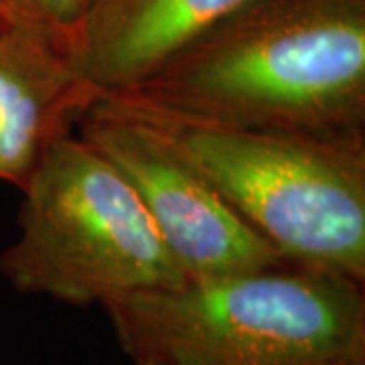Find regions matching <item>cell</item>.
<instances>
[{"mask_svg":"<svg viewBox=\"0 0 365 365\" xmlns=\"http://www.w3.org/2000/svg\"><path fill=\"white\" fill-rule=\"evenodd\" d=\"M134 365H365L364 282L280 264L104 304Z\"/></svg>","mask_w":365,"mask_h":365,"instance_id":"7a4b0ae2","label":"cell"},{"mask_svg":"<svg viewBox=\"0 0 365 365\" xmlns=\"http://www.w3.org/2000/svg\"><path fill=\"white\" fill-rule=\"evenodd\" d=\"M98 98L76 67L69 41L0 19V181L23 189Z\"/></svg>","mask_w":365,"mask_h":365,"instance_id":"8992f818","label":"cell"},{"mask_svg":"<svg viewBox=\"0 0 365 365\" xmlns=\"http://www.w3.org/2000/svg\"><path fill=\"white\" fill-rule=\"evenodd\" d=\"M100 98L157 126L287 264L365 284V138L217 126Z\"/></svg>","mask_w":365,"mask_h":365,"instance_id":"3957f363","label":"cell"},{"mask_svg":"<svg viewBox=\"0 0 365 365\" xmlns=\"http://www.w3.org/2000/svg\"><path fill=\"white\" fill-rule=\"evenodd\" d=\"M108 96L217 126L365 138V0H250Z\"/></svg>","mask_w":365,"mask_h":365,"instance_id":"6da1fadb","label":"cell"},{"mask_svg":"<svg viewBox=\"0 0 365 365\" xmlns=\"http://www.w3.org/2000/svg\"><path fill=\"white\" fill-rule=\"evenodd\" d=\"M79 120L81 138L130 182L187 280L287 264L157 126L106 98Z\"/></svg>","mask_w":365,"mask_h":365,"instance_id":"5b68a950","label":"cell"},{"mask_svg":"<svg viewBox=\"0 0 365 365\" xmlns=\"http://www.w3.org/2000/svg\"><path fill=\"white\" fill-rule=\"evenodd\" d=\"M21 191V235L0 254L16 292L104 307L189 282L130 182L81 136L53 144Z\"/></svg>","mask_w":365,"mask_h":365,"instance_id":"277c9868","label":"cell"},{"mask_svg":"<svg viewBox=\"0 0 365 365\" xmlns=\"http://www.w3.org/2000/svg\"><path fill=\"white\" fill-rule=\"evenodd\" d=\"M93 0H0V19L45 29L69 41L90 13Z\"/></svg>","mask_w":365,"mask_h":365,"instance_id":"ba28073f","label":"cell"},{"mask_svg":"<svg viewBox=\"0 0 365 365\" xmlns=\"http://www.w3.org/2000/svg\"><path fill=\"white\" fill-rule=\"evenodd\" d=\"M248 2L93 0L71 55L100 96L132 90Z\"/></svg>","mask_w":365,"mask_h":365,"instance_id":"52a82bcc","label":"cell"}]
</instances>
